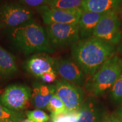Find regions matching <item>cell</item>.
Returning a JSON list of instances; mask_svg holds the SVG:
<instances>
[{"label":"cell","mask_w":122,"mask_h":122,"mask_svg":"<svg viewBox=\"0 0 122 122\" xmlns=\"http://www.w3.org/2000/svg\"><path fill=\"white\" fill-rule=\"evenodd\" d=\"M93 37L114 45L122 40L121 21L117 11L104 14L94 30Z\"/></svg>","instance_id":"obj_4"},{"label":"cell","mask_w":122,"mask_h":122,"mask_svg":"<svg viewBox=\"0 0 122 122\" xmlns=\"http://www.w3.org/2000/svg\"><path fill=\"white\" fill-rule=\"evenodd\" d=\"M46 32L51 46L63 47L74 45L80 39L78 25L67 24H50Z\"/></svg>","instance_id":"obj_7"},{"label":"cell","mask_w":122,"mask_h":122,"mask_svg":"<svg viewBox=\"0 0 122 122\" xmlns=\"http://www.w3.org/2000/svg\"><path fill=\"white\" fill-rule=\"evenodd\" d=\"M114 51V45L92 36L74 44L71 53L74 61L85 74L93 76L113 56Z\"/></svg>","instance_id":"obj_1"},{"label":"cell","mask_w":122,"mask_h":122,"mask_svg":"<svg viewBox=\"0 0 122 122\" xmlns=\"http://www.w3.org/2000/svg\"><path fill=\"white\" fill-rule=\"evenodd\" d=\"M11 36L17 48L25 54L53 51L46 30L36 23L30 22L15 28Z\"/></svg>","instance_id":"obj_2"},{"label":"cell","mask_w":122,"mask_h":122,"mask_svg":"<svg viewBox=\"0 0 122 122\" xmlns=\"http://www.w3.org/2000/svg\"><path fill=\"white\" fill-rule=\"evenodd\" d=\"M16 122H32L31 120H30L28 119H20Z\"/></svg>","instance_id":"obj_27"},{"label":"cell","mask_w":122,"mask_h":122,"mask_svg":"<svg viewBox=\"0 0 122 122\" xmlns=\"http://www.w3.org/2000/svg\"><path fill=\"white\" fill-rule=\"evenodd\" d=\"M17 71L14 57L0 46V77H7Z\"/></svg>","instance_id":"obj_16"},{"label":"cell","mask_w":122,"mask_h":122,"mask_svg":"<svg viewBox=\"0 0 122 122\" xmlns=\"http://www.w3.org/2000/svg\"><path fill=\"white\" fill-rule=\"evenodd\" d=\"M122 0H84L81 8L84 11L106 13L117 11Z\"/></svg>","instance_id":"obj_15"},{"label":"cell","mask_w":122,"mask_h":122,"mask_svg":"<svg viewBox=\"0 0 122 122\" xmlns=\"http://www.w3.org/2000/svg\"><path fill=\"white\" fill-rule=\"evenodd\" d=\"M32 90L23 85H11L0 96V102L14 111L20 112L30 106Z\"/></svg>","instance_id":"obj_6"},{"label":"cell","mask_w":122,"mask_h":122,"mask_svg":"<svg viewBox=\"0 0 122 122\" xmlns=\"http://www.w3.org/2000/svg\"><path fill=\"white\" fill-rule=\"evenodd\" d=\"M25 115L27 119L32 122H47L49 120V116L40 109L32 111H27Z\"/></svg>","instance_id":"obj_22"},{"label":"cell","mask_w":122,"mask_h":122,"mask_svg":"<svg viewBox=\"0 0 122 122\" xmlns=\"http://www.w3.org/2000/svg\"><path fill=\"white\" fill-rule=\"evenodd\" d=\"M56 94L62 100L69 111H79L84 102L83 90L77 85L65 80L56 83Z\"/></svg>","instance_id":"obj_10"},{"label":"cell","mask_w":122,"mask_h":122,"mask_svg":"<svg viewBox=\"0 0 122 122\" xmlns=\"http://www.w3.org/2000/svg\"><path fill=\"white\" fill-rule=\"evenodd\" d=\"M23 118L22 112L11 110L0 102V122H16Z\"/></svg>","instance_id":"obj_18"},{"label":"cell","mask_w":122,"mask_h":122,"mask_svg":"<svg viewBox=\"0 0 122 122\" xmlns=\"http://www.w3.org/2000/svg\"><path fill=\"white\" fill-rule=\"evenodd\" d=\"M32 19V12L20 4L10 3L0 7V23L2 26L17 28L30 23Z\"/></svg>","instance_id":"obj_8"},{"label":"cell","mask_w":122,"mask_h":122,"mask_svg":"<svg viewBox=\"0 0 122 122\" xmlns=\"http://www.w3.org/2000/svg\"><path fill=\"white\" fill-rule=\"evenodd\" d=\"M104 14L83 10L77 24L80 37L84 39L92 37L97 24Z\"/></svg>","instance_id":"obj_14"},{"label":"cell","mask_w":122,"mask_h":122,"mask_svg":"<svg viewBox=\"0 0 122 122\" xmlns=\"http://www.w3.org/2000/svg\"><path fill=\"white\" fill-rule=\"evenodd\" d=\"M118 50L119 52L120 53V54L122 56V40H121L119 42V44L118 46Z\"/></svg>","instance_id":"obj_25"},{"label":"cell","mask_w":122,"mask_h":122,"mask_svg":"<svg viewBox=\"0 0 122 122\" xmlns=\"http://www.w3.org/2000/svg\"><path fill=\"white\" fill-rule=\"evenodd\" d=\"M84 0H51L48 6L62 10L81 8Z\"/></svg>","instance_id":"obj_17"},{"label":"cell","mask_w":122,"mask_h":122,"mask_svg":"<svg viewBox=\"0 0 122 122\" xmlns=\"http://www.w3.org/2000/svg\"><path fill=\"white\" fill-rule=\"evenodd\" d=\"M56 94V86L38 83L33 85L31 100L33 106L39 109H46L50 100Z\"/></svg>","instance_id":"obj_12"},{"label":"cell","mask_w":122,"mask_h":122,"mask_svg":"<svg viewBox=\"0 0 122 122\" xmlns=\"http://www.w3.org/2000/svg\"><path fill=\"white\" fill-rule=\"evenodd\" d=\"M79 111L78 122H103L106 115L103 108L92 99L84 102Z\"/></svg>","instance_id":"obj_13"},{"label":"cell","mask_w":122,"mask_h":122,"mask_svg":"<svg viewBox=\"0 0 122 122\" xmlns=\"http://www.w3.org/2000/svg\"><path fill=\"white\" fill-rule=\"evenodd\" d=\"M25 66L30 74L45 83H51L57 78L55 59L45 53L33 55L27 59Z\"/></svg>","instance_id":"obj_5"},{"label":"cell","mask_w":122,"mask_h":122,"mask_svg":"<svg viewBox=\"0 0 122 122\" xmlns=\"http://www.w3.org/2000/svg\"><path fill=\"white\" fill-rule=\"evenodd\" d=\"M24 5L29 7H37L48 6L51 0H19Z\"/></svg>","instance_id":"obj_23"},{"label":"cell","mask_w":122,"mask_h":122,"mask_svg":"<svg viewBox=\"0 0 122 122\" xmlns=\"http://www.w3.org/2000/svg\"><path fill=\"white\" fill-rule=\"evenodd\" d=\"M46 109L51 112V114H57L68 111L62 100L56 94L50 100Z\"/></svg>","instance_id":"obj_20"},{"label":"cell","mask_w":122,"mask_h":122,"mask_svg":"<svg viewBox=\"0 0 122 122\" xmlns=\"http://www.w3.org/2000/svg\"><path fill=\"white\" fill-rule=\"evenodd\" d=\"M79 111H66L57 114H51L53 122H78L79 119Z\"/></svg>","instance_id":"obj_19"},{"label":"cell","mask_w":122,"mask_h":122,"mask_svg":"<svg viewBox=\"0 0 122 122\" xmlns=\"http://www.w3.org/2000/svg\"><path fill=\"white\" fill-rule=\"evenodd\" d=\"M122 73V58L113 55L92 76L86 88L93 95H102L111 89Z\"/></svg>","instance_id":"obj_3"},{"label":"cell","mask_w":122,"mask_h":122,"mask_svg":"<svg viewBox=\"0 0 122 122\" xmlns=\"http://www.w3.org/2000/svg\"><path fill=\"white\" fill-rule=\"evenodd\" d=\"M57 74L63 79L75 85H82L85 80V73L75 61L70 59H55Z\"/></svg>","instance_id":"obj_11"},{"label":"cell","mask_w":122,"mask_h":122,"mask_svg":"<svg viewBox=\"0 0 122 122\" xmlns=\"http://www.w3.org/2000/svg\"><path fill=\"white\" fill-rule=\"evenodd\" d=\"M36 10L46 25L53 23L77 25L83 11L81 7L71 10H62L46 5L37 7Z\"/></svg>","instance_id":"obj_9"},{"label":"cell","mask_w":122,"mask_h":122,"mask_svg":"<svg viewBox=\"0 0 122 122\" xmlns=\"http://www.w3.org/2000/svg\"><path fill=\"white\" fill-rule=\"evenodd\" d=\"M121 28H122V21L121 22Z\"/></svg>","instance_id":"obj_28"},{"label":"cell","mask_w":122,"mask_h":122,"mask_svg":"<svg viewBox=\"0 0 122 122\" xmlns=\"http://www.w3.org/2000/svg\"><path fill=\"white\" fill-rule=\"evenodd\" d=\"M103 122H122V119L118 115L111 114L105 116Z\"/></svg>","instance_id":"obj_24"},{"label":"cell","mask_w":122,"mask_h":122,"mask_svg":"<svg viewBox=\"0 0 122 122\" xmlns=\"http://www.w3.org/2000/svg\"><path fill=\"white\" fill-rule=\"evenodd\" d=\"M110 96L117 104L122 103V73L111 88Z\"/></svg>","instance_id":"obj_21"},{"label":"cell","mask_w":122,"mask_h":122,"mask_svg":"<svg viewBox=\"0 0 122 122\" xmlns=\"http://www.w3.org/2000/svg\"><path fill=\"white\" fill-rule=\"evenodd\" d=\"M117 114H118V115L119 116V117L120 118L122 119V106L120 107L119 109Z\"/></svg>","instance_id":"obj_26"}]
</instances>
